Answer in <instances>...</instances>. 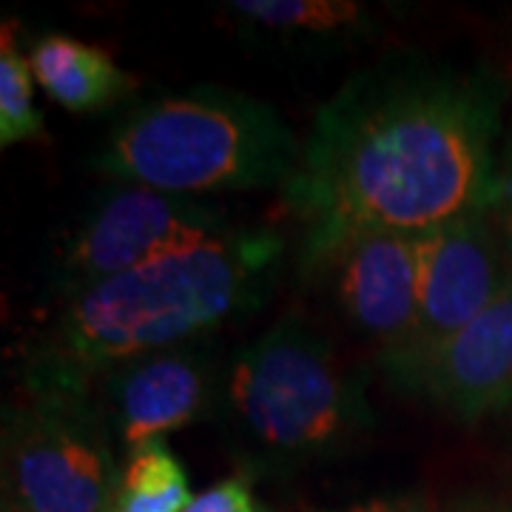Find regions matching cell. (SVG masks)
<instances>
[{
  "mask_svg": "<svg viewBox=\"0 0 512 512\" xmlns=\"http://www.w3.org/2000/svg\"><path fill=\"white\" fill-rule=\"evenodd\" d=\"M507 89L484 66L387 55L313 117L285 200L305 234H427L490 205Z\"/></svg>",
  "mask_w": 512,
  "mask_h": 512,
  "instance_id": "1",
  "label": "cell"
},
{
  "mask_svg": "<svg viewBox=\"0 0 512 512\" xmlns=\"http://www.w3.org/2000/svg\"><path fill=\"white\" fill-rule=\"evenodd\" d=\"M285 251L271 228H234L66 296L23 356V384L89 390L120 362L214 336L274 296Z\"/></svg>",
  "mask_w": 512,
  "mask_h": 512,
  "instance_id": "2",
  "label": "cell"
},
{
  "mask_svg": "<svg viewBox=\"0 0 512 512\" xmlns=\"http://www.w3.org/2000/svg\"><path fill=\"white\" fill-rule=\"evenodd\" d=\"M245 476H288L339 456L376 424L365 370L302 313L231 353L220 419Z\"/></svg>",
  "mask_w": 512,
  "mask_h": 512,
  "instance_id": "3",
  "label": "cell"
},
{
  "mask_svg": "<svg viewBox=\"0 0 512 512\" xmlns=\"http://www.w3.org/2000/svg\"><path fill=\"white\" fill-rule=\"evenodd\" d=\"M302 146L276 106L225 86H191L131 109L94 157L111 183L205 194L285 188Z\"/></svg>",
  "mask_w": 512,
  "mask_h": 512,
  "instance_id": "4",
  "label": "cell"
},
{
  "mask_svg": "<svg viewBox=\"0 0 512 512\" xmlns=\"http://www.w3.org/2000/svg\"><path fill=\"white\" fill-rule=\"evenodd\" d=\"M89 390L23 384L3 407V504L18 512H109L120 461Z\"/></svg>",
  "mask_w": 512,
  "mask_h": 512,
  "instance_id": "5",
  "label": "cell"
},
{
  "mask_svg": "<svg viewBox=\"0 0 512 512\" xmlns=\"http://www.w3.org/2000/svg\"><path fill=\"white\" fill-rule=\"evenodd\" d=\"M234 231L211 202L146 185L111 183L83 211L57 259V291L66 296L128 274L168 254L197 248Z\"/></svg>",
  "mask_w": 512,
  "mask_h": 512,
  "instance_id": "6",
  "label": "cell"
},
{
  "mask_svg": "<svg viewBox=\"0 0 512 512\" xmlns=\"http://www.w3.org/2000/svg\"><path fill=\"white\" fill-rule=\"evenodd\" d=\"M228 365L231 353L214 333L109 367L89 384V393L114 444L131 453L202 421L217 424Z\"/></svg>",
  "mask_w": 512,
  "mask_h": 512,
  "instance_id": "7",
  "label": "cell"
},
{
  "mask_svg": "<svg viewBox=\"0 0 512 512\" xmlns=\"http://www.w3.org/2000/svg\"><path fill=\"white\" fill-rule=\"evenodd\" d=\"M302 274L328 291L350 328L379 345L402 348L419 319L421 234L353 228L305 234Z\"/></svg>",
  "mask_w": 512,
  "mask_h": 512,
  "instance_id": "8",
  "label": "cell"
},
{
  "mask_svg": "<svg viewBox=\"0 0 512 512\" xmlns=\"http://www.w3.org/2000/svg\"><path fill=\"white\" fill-rule=\"evenodd\" d=\"M384 379L458 421L504 413L512 396V279L493 305L447 342L379 353Z\"/></svg>",
  "mask_w": 512,
  "mask_h": 512,
  "instance_id": "9",
  "label": "cell"
},
{
  "mask_svg": "<svg viewBox=\"0 0 512 512\" xmlns=\"http://www.w3.org/2000/svg\"><path fill=\"white\" fill-rule=\"evenodd\" d=\"M512 279V242L484 205L421 234L419 319L402 348L424 350L447 342L484 313Z\"/></svg>",
  "mask_w": 512,
  "mask_h": 512,
  "instance_id": "10",
  "label": "cell"
},
{
  "mask_svg": "<svg viewBox=\"0 0 512 512\" xmlns=\"http://www.w3.org/2000/svg\"><path fill=\"white\" fill-rule=\"evenodd\" d=\"M29 66L37 86L74 114L111 109L140 86V80L120 69L109 52L60 32L37 37Z\"/></svg>",
  "mask_w": 512,
  "mask_h": 512,
  "instance_id": "11",
  "label": "cell"
},
{
  "mask_svg": "<svg viewBox=\"0 0 512 512\" xmlns=\"http://www.w3.org/2000/svg\"><path fill=\"white\" fill-rule=\"evenodd\" d=\"M239 20L291 40H339L370 29L362 3L350 0H237L228 6Z\"/></svg>",
  "mask_w": 512,
  "mask_h": 512,
  "instance_id": "12",
  "label": "cell"
},
{
  "mask_svg": "<svg viewBox=\"0 0 512 512\" xmlns=\"http://www.w3.org/2000/svg\"><path fill=\"white\" fill-rule=\"evenodd\" d=\"M191 498L183 461L168 441L157 439L126 453L109 512H185Z\"/></svg>",
  "mask_w": 512,
  "mask_h": 512,
  "instance_id": "13",
  "label": "cell"
},
{
  "mask_svg": "<svg viewBox=\"0 0 512 512\" xmlns=\"http://www.w3.org/2000/svg\"><path fill=\"white\" fill-rule=\"evenodd\" d=\"M18 26L3 23L0 37V146L46 140V120L35 106V74L29 55L18 49Z\"/></svg>",
  "mask_w": 512,
  "mask_h": 512,
  "instance_id": "14",
  "label": "cell"
},
{
  "mask_svg": "<svg viewBox=\"0 0 512 512\" xmlns=\"http://www.w3.org/2000/svg\"><path fill=\"white\" fill-rule=\"evenodd\" d=\"M185 512H262V507L251 493V476L239 473L194 495Z\"/></svg>",
  "mask_w": 512,
  "mask_h": 512,
  "instance_id": "15",
  "label": "cell"
},
{
  "mask_svg": "<svg viewBox=\"0 0 512 512\" xmlns=\"http://www.w3.org/2000/svg\"><path fill=\"white\" fill-rule=\"evenodd\" d=\"M493 205L495 217L501 222L504 234L512 242V131L504 140V146L498 151V168H495V188H493Z\"/></svg>",
  "mask_w": 512,
  "mask_h": 512,
  "instance_id": "16",
  "label": "cell"
},
{
  "mask_svg": "<svg viewBox=\"0 0 512 512\" xmlns=\"http://www.w3.org/2000/svg\"><path fill=\"white\" fill-rule=\"evenodd\" d=\"M348 512H430L424 495H382V498H370L365 504H356Z\"/></svg>",
  "mask_w": 512,
  "mask_h": 512,
  "instance_id": "17",
  "label": "cell"
},
{
  "mask_svg": "<svg viewBox=\"0 0 512 512\" xmlns=\"http://www.w3.org/2000/svg\"><path fill=\"white\" fill-rule=\"evenodd\" d=\"M450 512H493L490 507H478V504H458Z\"/></svg>",
  "mask_w": 512,
  "mask_h": 512,
  "instance_id": "18",
  "label": "cell"
},
{
  "mask_svg": "<svg viewBox=\"0 0 512 512\" xmlns=\"http://www.w3.org/2000/svg\"><path fill=\"white\" fill-rule=\"evenodd\" d=\"M504 416H510L512 419V396H510V402H507V407H504Z\"/></svg>",
  "mask_w": 512,
  "mask_h": 512,
  "instance_id": "19",
  "label": "cell"
},
{
  "mask_svg": "<svg viewBox=\"0 0 512 512\" xmlns=\"http://www.w3.org/2000/svg\"><path fill=\"white\" fill-rule=\"evenodd\" d=\"M493 512H512V504L510 507H504V510H493Z\"/></svg>",
  "mask_w": 512,
  "mask_h": 512,
  "instance_id": "20",
  "label": "cell"
},
{
  "mask_svg": "<svg viewBox=\"0 0 512 512\" xmlns=\"http://www.w3.org/2000/svg\"><path fill=\"white\" fill-rule=\"evenodd\" d=\"M3 512H18V510H12V507H6V504H3Z\"/></svg>",
  "mask_w": 512,
  "mask_h": 512,
  "instance_id": "21",
  "label": "cell"
},
{
  "mask_svg": "<svg viewBox=\"0 0 512 512\" xmlns=\"http://www.w3.org/2000/svg\"><path fill=\"white\" fill-rule=\"evenodd\" d=\"M262 512H276V510H271V507H262Z\"/></svg>",
  "mask_w": 512,
  "mask_h": 512,
  "instance_id": "22",
  "label": "cell"
}]
</instances>
